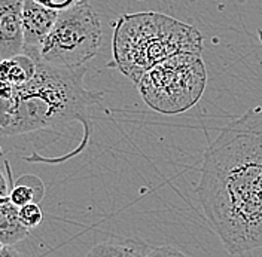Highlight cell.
Instances as JSON below:
<instances>
[{
    "instance_id": "obj_7",
    "label": "cell",
    "mask_w": 262,
    "mask_h": 257,
    "mask_svg": "<svg viewBox=\"0 0 262 257\" xmlns=\"http://www.w3.org/2000/svg\"><path fill=\"white\" fill-rule=\"evenodd\" d=\"M24 0H0V60L14 58L24 51Z\"/></svg>"
},
{
    "instance_id": "obj_10",
    "label": "cell",
    "mask_w": 262,
    "mask_h": 257,
    "mask_svg": "<svg viewBox=\"0 0 262 257\" xmlns=\"http://www.w3.org/2000/svg\"><path fill=\"white\" fill-rule=\"evenodd\" d=\"M36 73V61L21 54L14 58L0 60V79L9 82L15 88L24 86Z\"/></svg>"
},
{
    "instance_id": "obj_8",
    "label": "cell",
    "mask_w": 262,
    "mask_h": 257,
    "mask_svg": "<svg viewBox=\"0 0 262 257\" xmlns=\"http://www.w3.org/2000/svg\"><path fill=\"white\" fill-rule=\"evenodd\" d=\"M150 245L139 238L109 237L104 241L97 242L86 257H147Z\"/></svg>"
},
{
    "instance_id": "obj_13",
    "label": "cell",
    "mask_w": 262,
    "mask_h": 257,
    "mask_svg": "<svg viewBox=\"0 0 262 257\" xmlns=\"http://www.w3.org/2000/svg\"><path fill=\"white\" fill-rule=\"evenodd\" d=\"M147 257H188L185 253H182L179 248L173 245H158L152 247Z\"/></svg>"
},
{
    "instance_id": "obj_11",
    "label": "cell",
    "mask_w": 262,
    "mask_h": 257,
    "mask_svg": "<svg viewBox=\"0 0 262 257\" xmlns=\"http://www.w3.org/2000/svg\"><path fill=\"white\" fill-rule=\"evenodd\" d=\"M43 183L37 177L23 176L12 184L9 192V201L16 208H19L27 204H39L43 199Z\"/></svg>"
},
{
    "instance_id": "obj_2",
    "label": "cell",
    "mask_w": 262,
    "mask_h": 257,
    "mask_svg": "<svg viewBox=\"0 0 262 257\" xmlns=\"http://www.w3.org/2000/svg\"><path fill=\"white\" fill-rule=\"evenodd\" d=\"M86 70V65L55 67L36 61L32 81L16 88L11 100L0 101V137L26 135L79 122L83 134L78 147L69 155L48 161L63 162L82 153L91 143L93 109L104 96L85 86Z\"/></svg>"
},
{
    "instance_id": "obj_16",
    "label": "cell",
    "mask_w": 262,
    "mask_h": 257,
    "mask_svg": "<svg viewBox=\"0 0 262 257\" xmlns=\"http://www.w3.org/2000/svg\"><path fill=\"white\" fill-rule=\"evenodd\" d=\"M15 86L11 85L9 82L0 79V101H6V100H11L14 94H15Z\"/></svg>"
},
{
    "instance_id": "obj_12",
    "label": "cell",
    "mask_w": 262,
    "mask_h": 257,
    "mask_svg": "<svg viewBox=\"0 0 262 257\" xmlns=\"http://www.w3.org/2000/svg\"><path fill=\"white\" fill-rule=\"evenodd\" d=\"M18 217L23 226L30 230L43 222V211L39 207V204H27L18 208Z\"/></svg>"
},
{
    "instance_id": "obj_5",
    "label": "cell",
    "mask_w": 262,
    "mask_h": 257,
    "mask_svg": "<svg viewBox=\"0 0 262 257\" xmlns=\"http://www.w3.org/2000/svg\"><path fill=\"white\" fill-rule=\"evenodd\" d=\"M101 42V19L88 0H83L58 12L40 48L39 61L55 67H82L97 55Z\"/></svg>"
},
{
    "instance_id": "obj_1",
    "label": "cell",
    "mask_w": 262,
    "mask_h": 257,
    "mask_svg": "<svg viewBox=\"0 0 262 257\" xmlns=\"http://www.w3.org/2000/svg\"><path fill=\"white\" fill-rule=\"evenodd\" d=\"M195 193L229 254L262 248V106L232 119L207 146Z\"/></svg>"
},
{
    "instance_id": "obj_18",
    "label": "cell",
    "mask_w": 262,
    "mask_h": 257,
    "mask_svg": "<svg viewBox=\"0 0 262 257\" xmlns=\"http://www.w3.org/2000/svg\"><path fill=\"white\" fill-rule=\"evenodd\" d=\"M3 247H5V245H2V244H0V251H2V248H3Z\"/></svg>"
},
{
    "instance_id": "obj_19",
    "label": "cell",
    "mask_w": 262,
    "mask_h": 257,
    "mask_svg": "<svg viewBox=\"0 0 262 257\" xmlns=\"http://www.w3.org/2000/svg\"><path fill=\"white\" fill-rule=\"evenodd\" d=\"M237 2H246V0H237Z\"/></svg>"
},
{
    "instance_id": "obj_15",
    "label": "cell",
    "mask_w": 262,
    "mask_h": 257,
    "mask_svg": "<svg viewBox=\"0 0 262 257\" xmlns=\"http://www.w3.org/2000/svg\"><path fill=\"white\" fill-rule=\"evenodd\" d=\"M40 5H45L51 9H55V11H64L67 8L79 3V2H83V0H34Z\"/></svg>"
},
{
    "instance_id": "obj_4",
    "label": "cell",
    "mask_w": 262,
    "mask_h": 257,
    "mask_svg": "<svg viewBox=\"0 0 262 257\" xmlns=\"http://www.w3.org/2000/svg\"><path fill=\"white\" fill-rule=\"evenodd\" d=\"M207 72L201 54L180 52L152 67L136 85L147 106L161 114H180L203 97Z\"/></svg>"
},
{
    "instance_id": "obj_17",
    "label": "cell",
    "mask_w": 262,
    "mask_h": 257,
    "mask_svg": "<svg viewBox=\"0 0 262 257\" xmlns=\"http://www.w3.org/2000/svg\"><path fill=\"white\" fill-rule=\"evenodd\" d=\"M0 257H23V254L11 245H5L0 251Z\"/></svg>"
},
{
    "instance_id": "obj_3",
    "label": "cell",
    "mask_w": 262,
    "mask_h": 257,
    "mask_svg": "<svg viewBox=\"0 0 262 257\" xmlns=\"http://www.w3.org/2000/svg\"><path fill=\"white\" fill-rule=\"evenodd\" d=\"M204 37L191 24L160 12L121 15L114 27L112 63L136 85L152 67L180 52L203 54Z\"/></svg>"
},
{
    "instance_id": "obj_14",
    "label": "cell",
    "mask_w": 262,
    "mask_h": 257,
    "mask_svg": "<svg viewBox=\"0 0 262 257\" xmlns=\"http://www.w3.org/2000/svg\"><path fill=\"white\" fill-rule=\"evenodd\" d=\"M5 168L8 170V174H9V180L6 178V174L0 170V199H5V198H9V192H11V188L14 184V181H11V168H9V163L5 162Z\"/></svg>"
},
{
    "instance_id": "obj_6",
    "label": "cell",
    "mask_w": 262,
    "mask_h": 257,
    "mask_svg": "<svg viewBox=\"0 0 262 257\" xmlns=\"http://www.w3.org/2000/svg\"><path fill=\"white\" fill-rule=\"evenodd\" d=\"M58 12L34 0H24L23 6V34H24V51L23 54L39 61L40 48L52 30Z\"/></svg>"
},
{
    "instance_id": "obj_9",
    "label": "cell",
    "mask_w": 262,
    "mask_h": 257,
    "mask_svg": "<svg viewBox=\"0 0 262 257\" xmlns=\"http://www.w3.org/2000/svg\"><path fill=\"white\" fill-rule=\"evenodd\" d=\"M29 232L30 230L19 222L18 208L9 201V198L0 199V244L14 247L23 241Z\"/></svg>"
}]
</instances>
